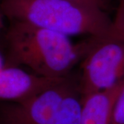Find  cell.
Returning a JSON list of instances; mask_svg holds the SVG:
<instances>
[{
  "mask_svg": "<svg viewBox=\"0 0 124 124\" xmlns=\"http://www.w3.org/2000/svg\"><path fill=\"white\" fill-rule=\"evenodd\" d=\"M100 40L89 37L74 43L70 37L28 23L12 22L6 32L8 57L12 66L22 65L38 75L54 79L70 77Z\"/></svg>",
  "mask_w": 124,
  "mask_h": 124,
  "instance_id": "obj_1",
  "label": "cell"
},
{
  "mask_svg": "<svg viewBox=\"0 0 124 124\" xmlns=\"http://www.w3.org/2000/svg\"><path fill=\"white\" fill-rule=\"evenodd\" d=\"M124 79V42L101 39L83 59L79 81L81 93L110 89Z\"/></svg>",
  "mask_w": 124,
  "mask_h": 124,
  "instance_id": "obj_4",
  "label": "cell"
},
{
  "mask_svg": "<svg viewBox=\"0 0 124 124\" xmlns=\"http://www.w3.org/2000/svg\"><path fill=\"white\" fill-rule=\"evenodd\" d=\"M71 1H79V2H84V3L96 5L104 10L107 8L106 0H71Z\"/></svg>",
  "mask_w": 124,
  "mask_h": 124,
  "instance_id": "obj_9",
  "label": "cell"
},
{
  "mask_svg": "<svg viewBox=\"0 0 124 124\" xmlns=\"http://www.w3.org/2000/svg\"><path fill=\"white\" fill-rule=\"evenodd\" d=\"M119 3H124V0H119Z\"/></svg>",
  "mask_w": 124,
  "mask_h": 124,
  "instance_id": "obj_12",
  "label": "cell"
},
{
  "mask_svg": "<svg viewBox=\"0 0 124 124\" xmlns=\"http://www.w3.org/2000/svg\"><path fill=\"white\" fill-rule=\"evenodd\" d=\"M123 81L110 89L83 96L80 124H112L115 103Z\"/></svg>",
  "mask_w": 124,
  "mask_h": 124,
  "instance_id": "obj_6",
  "label": "cell"
},
{
  "mask_svg": "<svg viewBox=\"0 0 124 124\" xmlns=\"http://www.w3.org/2000/svg\"><path fill=\"white\" fill-rule=\"evenodd\" d=\"M4 18H6L4 15L0 8V33L4 28Z\"/></svg>",
  "mask_w": 124,
  "mask_h": 124,
  "instance_id": "obj_10",
  "label": "cell"
},
{
  "mask_svg": "<svg viewBox=\"0 0 124 124\" xmlns=\"http://www.w3.org/2000/svg\"><path fill=\"white\" fill-rule=\"evenodd\" d=\"M103 39H112L124 42V3H119L110 29Z\"/></svg>",
  "mask_w": 124,
  "mask_h": 124,
  "instance_id": "obj_7",
  "label": "cell"
},
{
  "mask_svg": "<svg viewBox=\"0 0 124 124\" xmlns=\"http://www.w3.org/2000/svg\"><path fill=\"white\" fill-rule=\"evenodd\" d=\"M67 78H48L28 72L16 66H3L0 69V101H22L57 85Z\"/></svg>",
  "mask_w": 124,
  "mask_h": 124,
  "instance_id": "obj_5",
  "label": "cell"
},
{
  "mask_svg": "<svg viewBox=\"0 0 124 124\" xmlns=\"http://www.w3.org/2000/svg\"><path fill=\"white\" fill-rule=\"evenodd\" d=\"M3 66H4L3 65V62H2V57H1V53H0V69L2 68Z\"/></svg>",
  "mask_w": 124,
  "mask_h": 124,
  "instance_id": "obj_11",
  "label": "cell"
},
{
  "mask_svg": "<svg viewBox=\"0 0 124 124\" xmlns=\"http://www.w3.org/2000/svg\"><path fill=\"white\" fill-rule=\"evenodd\" d=\"M112 124H124V79L115 103Z\"/></svg>",
  "mask_w": 124,
  "mask_h": 124,
  "instance_id": "obj_8",
  "label": "cell"
},
{
  "mask_svg": "<svg viewBox=\"0 0 124 124\" xmlns=\"http://www.w3.org/2000/svg\"><path fill=\"white\" fill-rule=\"evenodd\" d=\"M0 8L10 22H22L68 36L103 39L112 19L96 5L71 0H1Z\"/></svg>",
  "mask_w": 124,
  "mask_h": 124,
  "instance_id": "obj_2",
  "label": "cell"
},
{
  "mask_svg": "<svg viewBox=\"0 0 124 124\" xmlns=\"http://www.w3.org/2000/svg\"><path fill=\"white\" fill-rule=\"evenodd\" d=\"M68 77L20 102L0 105V124H80L83 97Z\"/></svg>",
  "mask_w": 124,
  "mask_h": 124,
  "instance_id": "obj_3",
  "label": "cell"
}]
</instances>
